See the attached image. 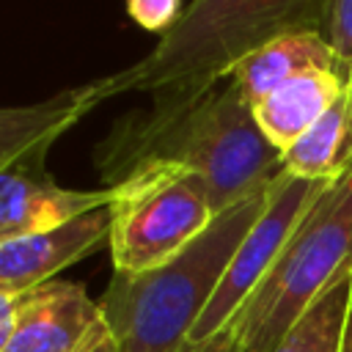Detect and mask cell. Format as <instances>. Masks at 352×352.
<instances>
[{"instance_id":"6da1fadb","label":"cell","mask_w":352,"mask_h":352,"mask_svg":"<svg viewBox=\"0 0 352 352\" xmlns=\"http://www.w3.org/2000/svg\"><path fill=\"white\" fill-rule=\"evenodd\" d=\"M146 162L192 170L206 184L214 214L267 190L283 173V154L231 80L187 99L151 102L121 118L96 146L104 184H118Z\"/></svg>"},{"instance_id":"7a4b0ae2","label":"cell","mask_w":352,"mask_h":352,"mask_svg":"<svg viewBox=\"0 0 352 352\" xmlns=\"http://www.w3.org/2000/svg\"><path fill=\"white\" fill-rule=\"evenodd\" d=\"M333 0H192L135 63L99 77V96L173 102L228 80L258 47L289 33H327Z\"/></svg>"},{"instance_id":"3957f363","label":"cell","mask_w":352,"mask_h":352,"mask_svg":"<svg viewBox=\"0 0 352 352\" xmlns=\"http://www.w3.org/2000/svg\"><path fill=\"white\" fill-rule=\"evenodd\" d=\"M275 184V182H272ZM272 184L214 220L165 264L126 275L113 272L99 305L118 352H184L223 272L270 201Z\"/></svg>"},{"instance_id":"277c9868","label":"cell","mask_w":352,"mask_h":352,"mask_svg":"<svg viewBox=\"0 0 352 352\" xmlns=\"http://www.w3.org/2000/svg\"><path fill=\"white\" fill-rule=\"evenodd\" d=\"M346 267H352V157L231 319L242 352H270Z\"/></svg>"},{"instance_id":"5b68a950","label":"cell","mask_w":352,"mask_h":352,"mask_svg":"<svg viewBox=\"0 0 352 352\" xmlns=\"http://www.w3.org/2000/svg\"><path fill=\"white\" fill-rule=\"evenodd\" d=\"M116 187L113 272L138 275L165 264L214 220L206 184L182 165L146 162Z\"/></svg>"},{"instance_id":"8992f818","label":"cell","mask_w":352,"mask_h":352,"mask_svg":"<svg viewBox=\"0 0 352 352\" xmlns=\"http://www.w3.org/2000/svg\"><path fill=\"white\" fill-rule=\"evenodd\" d=\"M333 184V179L311 182L292 173H280L270 190V201L253 228L245 234L239 248L234 250L220 286L214 289L206 311L201 314L198 324L190 333V344H201L231 324L236 311L245 305V300L256 292V286L264 280L270 267L275 264L278 253L294 234V228L302 223V217L311 212V206L322 198V192Z\"/></svg>"},{"instance_id":"52a82bcc","label":"cell","mask_w":352,"mask_h":352,"mask_svg":"<svg viewBox=\"0 0 352 352\" xmlns=\"http://www.w3.org/2000/svg\"><path fill=\"white\" fill-rule=\"evenodd\" d=\"M110 338L99 300L74 280H47L19 294L6 352H96Z\"/></svg>"},{"instance_id":"ba28073f","label":"cell","mask_w":352,"mask_h":352,"mask_svg":"<svg viewBox=\"0 0 352 352\" xmlns=\"http://www.w3.org/2000/svg\"><path fill=\"white\" fill-rule=\"evenodd\" d=\"M47 154L19 157L0 165V242L72 223L94 209L110 206L116 184L94 190L60 187L47 170Z\"/></svg>"},{"instance_id":"9c48e42d","label":"cell","mask_w":352,"mask_h":352,"mask_svg":"<svg viewBox=\"0 0 352 352\" xmlns=\"http://www.w3.org/2000/svg\"><path fill=\"white\" fill-rule=\"evenodd\" d=\"M116 204V201H113ZM113 204L74 217L66 226L14 236L0 242V289L11 294L30 292L47 280H55L60 270L91 256L110 242Z\"/></svg>"},{"instance_id":"30bf717a","label":"cell","mask_w":352,"mask_h":352,"mask_svg":"<svg viewBox=\"0 0 352 352\" xmlns=\"http://www.w3.org/2000/svg\"><path fill=\"white\" fill-rule=\"evenodd\" d=\"M96 104H102L99 80L63 88L30 104H0V165L30 154H47L52 143Z\"/></svg>"},{"instance_id":"8fae6325","label":"cell","mask_w":352,"mask_h":352,"mask_svg":"<svg viewBox=\"0 0 352 352\" xmlns=\"http://www.w3.org/2000/svg\"><path fill=\"white\" fill-rule=\"evenodd\" d=\"M308 72H336V55L322 33H289L250 52L234 72L231 82L256 104L270 91Z\"/></svg>"},{"instance_id":"7c38bea8","label":"cell","mask_w":352,"mask_h":352,"mask_svg":"<svg viewBox=\"0 0 352 352\" xmlns=\"http://www.w3.org/2000/svg\"><path fill=\"white\" fill-rule=\"evenodd\" d=\"M341 91L344 80L338 72H308L258 99L253 104V116L267 140L283 154L314 126Z\"/></svg>"},{"instance_id":"4fadbf2b","label":"cell","mask_w":352,"mask_h":352,"mask_svg":"<svg viewBox=\"0 0 352 352\" xmlns=\"http://www.w3.org/2000/svg\"><path fill=\"white\" fill-rule=\"evenodd\" d=\"M352 157V85L314 121V126L283 151V170L300 179H336Z\"/></svg>"},{"instance_id":"5bb4252c","label":"cell","mask_w":352,"mask_h":352,"mask_svg":"<svg viewBox=\"0 0 352 352\" xmlns=\"http://www.w3.org/2000/svg\"><path fill=\"white\" fill-rule=\"evenodd\" d=\"M352 297V267H346L300 322L270 352H341L346 308Z\"/></svg>"},{"instance_id":"9a60e30c","label":"cell","mask_w":352,"mask_h":352,"mask_svg":"<svg viewBox=\"0 0 352 352\" xmlns=\"http://www.w3.org/2000/svg\"><path fill=\"white\" fill-rule=\"evenodd\" d=\"M182 0H126V14L143 30L165 36L182 16Z\"/></svg>"},{"instance_id":"2e32d148","label":"cell","mask_w":352,"mask_h":352,"mask_svg":"<svg viewBox=\"0 0 352 352\" xmlns=\"http://www.w3.org/2000/svg\"><path fill=\"white\" fill-rule=\"evenodd\" d=\"M184 352H242V344L236 338V330L228 324L220 333H214L212 338H206L201 344H190Z\"/></svg>"},{"instance_id":"e0dca14e","label":"cell","mask_w":352,"mask_h":352,"mask_svg":"<svg viewBox=\"0 0 352 352\" xmlns=\"http://www.w3.org/2000/svg\"><path fill=\"white\" fill-rule=\"evenodd\" d=\"M16 300H19V294L0 289V352H6L14 324H16Z\"/></svg>"},{"instance_id":"ac0fdd59","label":"cell","mask_w":352,"mask_h":352,"mask_svg":"<svg viewBox=\"0 0 352 352\" xmlns=\"http://www.w3.org/2000/svg\"><path fill=\"white\" fill-rule=\"evenodd\" d=\"M341 352H352V297L346 308V322H344V336H341Z\"/></svg>"},{"instance_id":"d6986e66","label":"cell","mask_w":352,"mask_h":352,"mask_svg":"<svg viewBox=\"0 0 352 352\" xmlns=\"http://www.w3.org/2000/svg\"><path fill=\"white\" fill-rule=\"evenodd\" d=\"M96 352H118V349H116V344H113V338H110V341H107L104 346H99Z\"/></svg>"}]
</instances>
